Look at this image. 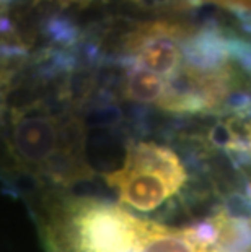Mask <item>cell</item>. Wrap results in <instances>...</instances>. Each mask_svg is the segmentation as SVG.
Listing matches in <instances>:
<instances>
[{
  "label": "cell",
  "mask_w": 251,
  "mask_h": 252,
  "mask_svg": "<svg viewBox=\"0 0 251 252\" xmlns=\"http://www.w3.org/2000/svg\"><path fill=\"white\" fill-rule=\"evenodd\" d=\"M142 5H173L176 0H137Z\"/></svg>",
  "instance_id": "8"
},
{
  "label": "cell",
  "mask_w": 251,
  "mask_h": 252,
  "mask_svg": "<svg viewBox=\"0 0 251 252\" xmlns=\"http://www.w3.org/2000/svg\"><path fill=\"white\" fill-rule=\"evenodd\" d=\"M196 229L214 252H251V218L220 212Z\"/></svg>",
  "instance_id": "4"
},
{
  "label": "cell",
  "mask_w": 251,
  "mask_h": 252,
  "mask_svg": "<svg viewBox=\"0 0 251 252\" xmlns=\"http://www.w3.org/2000/svg\"><path fill=\"white\" fill-rule=\"evenodd\" d=\"M188 179L181 158L172 148L155 142L127 147L122 164L105 174L121 203L147 213L157 210L183 189Z\"/></svg>",
  "instance_id": "2"
},
{
  "label": "cell",
  "mask_w": 251,
  "mask_h": 252,
  "mask_svg": "<svg viewBox=\"0 0 251 252\" xmlns=\"http://www.w3.org/2000/svg\"><path fill=\"white\" fill-rule=\"evenodd\" d=\"M199 2H211L222 5V7H230L235 10H251V0H199Z\"/></svg>",
  "instance_id": "6"
},
{
  "label": "cell",
  "mask_w": 251,
  "mask_h": 252,
  "mask_svg": "<svg viewBox=\"0 0 251 252\" xmlns=\"http://www.w3.org/2000/svg\"><path fill=\"white\" fill-rule=\"evenodd\" d=\"M193 31L191 26L178 21H142L124 34L121 51L132 67L148 70L172 83L189 65L188 41Z\"/></svg>",
  "instance_id": "3"
},
{
  "label": "cell",
  "mask_w": 251,
  "mask_h": 252,
  "mask_svg": "<svg viewBox=\"0 0 251 252\" xmlns=\"http://www.w3.org/2000/svg\"><path fill=\"white\" fill-rule=\"evenodd\" d=\"M3 42H2V37H0V87L2 85H5L8 82V78H10V72H8V68L5 67V63H3Z\"/></svg>",
  "instance_id": "7"
},
{
  "label": "cell",
  "mask_w": 251,
  "mask_h": 252,
  "mask_svg": "<svg viewBox=\"0 0 251 252\" xmlns=\"http://www.w3.org/2000/svg\"><path fill=\"white\" fill-rule=\"evenodd\" d=\"M85 133L71 112L44 101L12 106L0 114V169L23 176L46 189L87 179Z\"/></svg>",
  "instance_id": "1"
},
{
  "label": "cell",
  "mask_w": 251,
  "mask_h": 252,
  "mask_svg": "<svg viewBox=\"0 0 251 252\" xmlns=\"http://www.w3.org/2000/svg\"><path fill=\"white\" fill-rule=\"evenodd\" d=\"M248 142H250V150H251V122H250V127H248Z\"/></svg>",
  "instance_id": "9"
},
{
  "label": "cell",
  "mask_w": 251,
  "mask_h": 252,
  "mask_svg": "<svg viewBox=\"0 0 251 252\" xmlns=\"http://www.w3.org/2000/svg\"><path fill=\"white\" fill-rule=\"evenodd\" d=\"M122 94L127 99L141 104H150L155 108L168 111L172 104V87L167 80L143 68L129 65L121 85Z\"/></svg>",
  "instance_id": "5"
}]
</instances>
